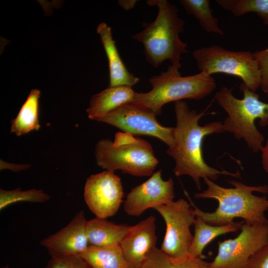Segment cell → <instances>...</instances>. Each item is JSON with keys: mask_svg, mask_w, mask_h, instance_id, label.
<instances>
[{"mask_svg": "<svg viewBox=\"0 0 268 268\" xmlns=\"http://www.w3.org/2000/svg\"><path fill=\"white\" fill-rule=\"evenodd\" d=\"M215 2L234 16L238 17L254 12L268 25V0H216Z\"/></svg>", "mask_w": 268, "mask_h": 268, "instance_id": "obj_23", "label": "cell"}, {"mask_svg": "<svg viewBox=\"0 0 268 268\" xmlns=\"http://www.w3.org/2000/svg\"><path fill=\"white\" fill-rule=\"evenodd\" d=\"M141 268H209L202 258L188 255L182 258L169 257L156 247Z\"/></svg>", "mask_w": 268, "mask_h": 268, "instance_id": "obj_21", "label": "cell"}, {"mask_svg": "<svg viewBox=\"0 0 268 268\" xmlns=\"http://www.w3.org/2000/svg\"><path fill=\"white\" fill-rule=\"evenodd\" d=\"M156 116L152 110L145 106L130 103L95 120L107 123L123 132L134 135L155 137L166 144L168 148H172L174 146V127L161 125Z\"/></svg>", "mask_w": 268, "mask_h": 268, "instance_id": "obj_8", "label": "cell"}, {"mask_svg": "<svg viewBox=\"0 0 268 268\" xmlns=\"http://www.w3.org/2000/svg\"><path fill=\"white\" fill-rule=\"evenodd\" d=\"M191 204L183 199L155 207L166 224L160 250L169 257L182 258L189 255L193 235L190 227L196 216Z\"/></svg>", "mask_w": 268, "mask_h": 268, "instance_id": "obj_9", "label": "cell"}, {"mask_svg": "<svg viewBox=\"0 0 268 268\" xmlns=\"http://www.w3.org/2000/svg\"><path fill=\"white\" fill-rule=\"evenodd\" d=\"M174 111L176 125L174 127V146L168 148L167 154L175 162L173 169L177 177L190 176L197 188L201 190V178L216 180L220 175L240 178L239 171L231 173L218 170L207 164L202 155V142L205 136L212 134L225 132L222 123L212 122L204 126L199 124L205 111L198 113L190 110L186 102L180 100L175 102Z\"/></svg>", "mask_w": 268, "mask_h": 268, "instance_id": "obj_1", "label": "cell"}, {"mask_svg": "<svg viewBox=\"0 0 268 268\" xmlns=\"http://www.w3.org/2000/svg\"><path fill=\"white\" fill-rule=\"evenodd\" d=\"M237 237L218 242V253L209 268H248L250 258L268 244V224H243Z\"/></svg>", "mask_w": 268, "mask_h": 268, "instance_id": "obj_10", "label": "cell"}, {"mask_svg": "<svg viewBox=\"0 0 268 268\" xmlns=\"http://www.w3.org/2000/svg\"><path fill=\"white\" fill-rule=\"evenodd\" d=\"M95 155L102 168L113 172L120 170L136 177L150 176L159 163L149 142L123 132L115 134L114 141L99 140Z\"/></svg>", "mask_w": 268, "mask_h": 268, "instance_id": "obj_5", "label": "cell"}, {"mask_svg": "<svg viewBox=\"0 0 268 268\" xmlns=\"http://www.w3.org/2000/svg\"><path fill=\"white\" fill-rule=\"evenodd\" d=\"M1 268H10L8 266H4L2 267Z\"/></svg>", "mask_w": 268, "mask_h": 268, "instance_id": "obj_31", "label": "cell"}, {"mask_svg": "<svg viewBox=\"0 0 268 268\" xmlns=\"http://www.w3.org/2000/svg\"><path fill=\"white\" fill-rule=\"evenodd\" d=\"M174 197L173 179L164 180L160 169L131 190L124 202V210L128 215L139 216L148 208L172 202Z\"/></svg>", "mask_w": 268, "mask_h": 268, "instance_id": "obj_12", "label": "cell"}, {"mask_svg": "<svg viewBox=\"0 0 268 268\" xmlns=\"http://www.w3.org/2000/svg\"><path fill=\"white\" fill-rule=\"evenodd\" d=\"M155 217L149 216L131 229L120 244L127 268H141L156 247Z\"/></svg>", "mask_w": 268, "mask_h": 268, "instance_id": "obj_13", "label": "cell"}, {"mask_svg": "<svg viewBox=\"0 0 268 268\" xmlns=\"http://www.w3.org/2000/svg\"><path fill=\"white\" fill-rule=\"evenodd\" d=\"M50 197L42 190L33 189L22 191L20 188L13 190H0V209L2 210L8 205L18 202H44Z\"/></svg>", "mask_w": 268, "mask_h": 268, "instance_id": "obj_24", "label": "cell"}, {"mask_svg": "<svg viewBox=\"0 0 268 268\" xmlns=\"http://www.w3.org/2000/svg\"><path fill=\"white\" fill-rule=\"evenodd\" d=\"M147 3L157 7V16L151 22H143V29L132 38L143 44L145 59L153 67L169 60L171 66L180 69L181 55L188 52L187 43L179 37L185 21L179 16L177 7L166 0H150Z\"/></svg>", "mask_w": 268, "mask_h": 268, "instance_id": "obj_3", "label": "cell"}, {"mask_svg": "<svg viewBox=\"0 0 268 268\" xmlns=\"http://www.w3.org/2000/svg\"><path fill=\"white\" fill-rule=\"evenodd\" d=\"M261 151L262 166L264 170L268 173V139Z\"/></svg>", "mask_w": 268, "mask_h": 268, "instance_id": "obj_29", "label": "cell"}, {"mask_svg": "<svg viewBox=\"0 0 268 268\" xmlns=\"http://www.w3.org/2000/svg\"><path fill=\"white\" fill-rule=\"evenodd\" d=\"M92 268H127L120 245H89L79 255Z\"/></svg>", "mask_w": 268, "mask_h": 268, "instance_id": "obj_19", "label": "cell"}, {"mask_svg": "<svg viewBox=\"0 0 268 268\" xmlns=\"http://www.w3.org/2000/svg\"><path fill=\"white\" fill-rule=\"evenodd\" d=\"M87 223L84 211L80 210L66 226L43 239L40 243L50 255H79L89 245Z\"/></svg>", "mask_w": 268, "mask_h": 268, "instance_id": "obj_14", "label": "cell"}, {"mask_svg": "<svg viewBox=\"0 0 268 268\" xmlns=\"http://www.w3.org/2000/svg\"><path fill=\"white\" fill-rule=\"evenodd\" d=\"M207 188L201 193L194 195L196 199H214L218 202L214 212H204L194 204L196 217L201 218L205 223L212 225H223L233 222L236 218L244 219L248 224H268L265 212L268 210V199L266 197L254 195L253 193L268 194V186H248L241 182L230 181L233 188L221 187L212 180L203 179Z\"/></svg>", "mask_w": 268, "mask_h": 268, "instance_id": "obj_2", "label": "cell"}, {"mask_svg": "<svg viewBox=\"0 0 268 268\" xmlns=\"http://www.w3.org/2000/svg\"><path fill=\"white\" fill-rule=\"evenodd\" d=\"M46 268H92L79 255H50Z\"/></svg>", "mask_w": 268, "mask_h": 268, "instance_id": "obj_25", "label": "cell"}, {"mask_svg": "<svg viewBox=\"0 0 268 268\" xmlns=\"http://www.w3.org/2000/svg\"><path fill=\"white\" fill-rule=\"evenodd\" d=\"M240 89L243 93L242 99L236 98L232 89L224 86L214 98L228 114L222 123L225 132L232 133L238 139H243L250 149L257 152L264 146V137L255 122L259 119L261 126H268V103L261 101L259 95L243 83Z\"/></svg>", "mask_w": 268, "mask_h": 268, "instance_id": "obj_4", "label": "cell"}, {"mask_svg": "<svg viewBox=\"0 0 268 268\" xmlns=\"http://www.w3.org/2000/svg\"><path fill=\"white\" fill-rule=\"evenodd\" d=\"M137 0H119V4L124 9L129 10L134 8Z\"/></svg>", "mask_w": 268, "mask_h": 268, "instance_id": "obj_30", "label": "cell"}, {"mask_svg": "<svg viewBox=\"0 0 268 268\" xmlns=\"http://www.w3.org/2000/svg\"><path fill=\"white\" fill-rule=\"evenodd\" d=\"M97 32L100 36L108 60L109 86L132 87L136 84L139 79L130 72L124 65L113 38L111 27L106 23L101 22L97 26Z\"/></svg>", "mask_w": 268, "mask_h": 268, "instance_id": "obj_15", "label": "cell"}, {"mask_svg": "<svg viewBox=\"0 0 268 268\" xmlns=\"http://www.w3.org/2000/svg\"><path fill=\"white\" fill-rule=\"evenodd\" d=\"M258 64L261 75L262 90L268 94V47L253 53Z\"/></svg>", "mask_w": 268, "mask_h": 268, "instance_id": "obj_26", "label": "cell"}, {"mask_svg": "<svg viewBox=\"0 0 268 268\" xmlns=\"http://www.w3.org/2000/svg\"><path fill=\"white\" fill-rule=\"evenodd\" d=\"M136 93L131 86H109L92 96L86 110L88 118L95 120L124 104L133 103Z\"/></svg>", "mask_w": 268, "mask_h": 268, "instance_id": "obj_16", "label": "cell"}, {"mask_svg": "<svg viewBox=\"0 0 268 268\" xmlns=\"http://www.w3.org/2000/svg\"><path fill=\"white\" fill-rule=\"evenodd\" d=\"M185 11L193 15L206 32L222 35L224 32L220 28L218 19L212 14L209 0H180Z\"/></svg>", "mask_w": 268, "mask_h": 268, "instance_id": "obj_22", "label": "cell"}, {"mask_svg": "<svg viewBox=\"0 0 268 268\" xmlns=\"http://www.w3.org/2000/svg\"><path fill=\"white\" fill-rule=\"evenodd\" d=\"M40 91L32 89L15 119L11 121L10 133L17 136L26 134L40 128L39 120V100Z\"/></svg>", "mask_w": 268, "mask_h": 268, "instance_id": "obj_20", "label": "cell"}, {"mask_svg": "<svg viewBox=\"0 0 268 268\" xmlns=\"http://www.w3.org/2000/svg\"><path fill=\"white\" fill-rule=\"evenodd\" d=\"M192 55L200 71L210 76L217 73L236 76L254 92L260 87L259 68L250 51H234L211 45L195 50Z\"/></svg>", "mask_w": 268, "mask_h": 268, "instance_id": "obj_7", "label": "cell"}, {"mask_svg": "<svg viewBox=\"0 0 268 268\" xmlns=\"http://www.w3.org/2000/svg\"><path fill=\"white\" fill-rule=\"evenodd\" d=\"M121 179L114 172L104 171L91 175L86 180L84 199L96 217L106 219L115 215L123 201Z\"/></svg>", "mask_w": 268, "mask_h": 268, "instance_id": "obj_11", "label": "cell"}, {"mask_svg": "<svg viewBox=\"0 0 268 268\" xmlns=\"http://www.w3.org/2000/svg\"><path fill=\"white\" fill-rule=\"evenodd\" d=\"M30 167L29 165H17L13 164L4 162L3 161L0 162V170L8 169L13 171H20L28 169Z\"/></svg>", "mask_w": 268, "mask_h": 268, "instance_id": "obj_28", "label": "cell"}, {"mask_svg": "<svg viewBox=\"0 0 268 268\" xmlns=\"http://www.w3.org/2000/svg\"><path fill=\"white\" fill-rule=\"evenodd\" d=\"M132 226L116 224L96 217L87 221L86 233L89 245L108 246L120 245Z\"/></svg>", "mask_w": 268, "mask_h": 268, "instance_id": "obj_17", "label": "cell"}, {"mask_svg": "<svg viewBox=\"0 0 268 268\" xmlns=\"http://www.w3.org/2000/svg\"><path fill=\"white\" fill-rule=\"evenodd\" d=\"M248 268H268V244L251 256Z\"/></svg>", "mask_w": 268, "mask_h": 268, "instance_id": "obj_27", "label": "cell"}, {"mask_svg": "<svg viewBox=\"0 0 268 268\" xmlns=\"http://www.w3.org/2000/svg\"><path fill=\"white\" fill-rule=\"evenodd\" d=\"M243 221L232 222L223 225H212L196 217L194 225L195 234L189 250V255L202 258V251L205 247L217 236L229 232H237L241 229Z\"/></svg>", "mask_w": 268, "mask_h": 268, "instance_id": "obj_18", "label": "cell"}, {"mask_svg": "<svg viewBox=\"0 0 268 268\" xmlns=\"http://www.w3.org/2000/svg\"><path fill=\"white\" fill-rule=\"evenodd\" d=\"M179 69L170 65L166 71L151 77V89L145 93L136 92L133 103L145 106L159 115L168 103L185 99H202L216 88L215 79L203 72L182 76Z\"/></svg>", "mask_w": 268, "mask_h": 268, "instance_id": "obj_6", "label": "cell"}]
</instances>
